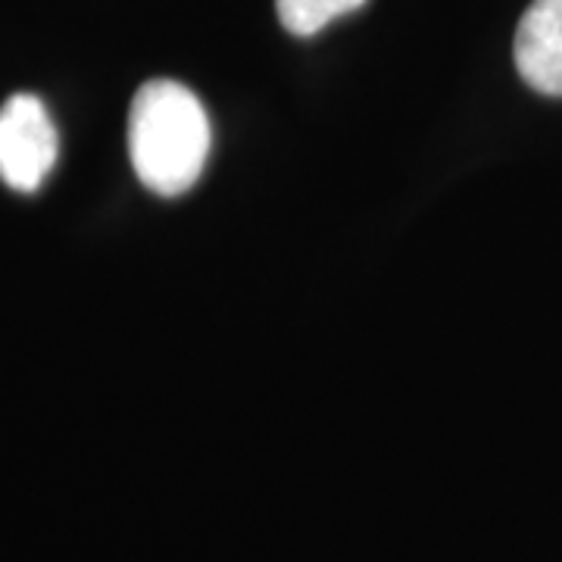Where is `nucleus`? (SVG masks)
<instances>
[{
	"instance_id": "obj_1",
	"label": "nucleus",
	"mask_w": 562,
	"mask_h": 562,
	"mask_svg": "<svg viewBox=\"0 0 562 562\" xmlns=\"http://www.w3.org/2000/svg\"><path fill=\"white\" fill-rule=\"evenodd\" d=\"M128 154L144 188L179 198L201 179L210 157V120L191 88L144 81L128 113Z\"/></svg>"
},
{
	"instance_id": "obj_2",
	"label": "nucleus",
	"mask_w": 562,
	"mask_h": 562,
	"mask_svg": "<svg viewBox=\"0 0 562 562\" xmlns=\"http://www.w3.org/2000/svg\"><path fill=\"white\" fill-rule=\"evenodd\" d=\"M57 162V128L35 94H13L0 106V179L16 191H38Z\"/></svg>"
},
{
	"instance_id": "obj_3",
	"label": "nucleus",
	"mask_w": 562,
	"mask_h": 562,
	"mask_svg": "<svg viewBox=\"0 0 562 562\" xmlns=\"http://www.w3.org/2000/svg\"><path fill=\"white\" fill-rule=\"evenodd\" d=\"M516 69L535 91L562 98V0H535L516 29Z\"/></svg>"
},
{
	"instance_id": "obj_4",
	"label": "nucleus",
	"mask_w": 562,
	"mask_h": 562,
	"mask_svg": "<svg viewBox=\"0 0 562 562\" xmlns=\"http://www.w3.org/2000/svg\"><path fill=\"white\" fill-rule=\"evenodd\" d=\"M366 0H276L281 25L291 35H316L328 22H335L344 13L360 10Z\"/></svg>"
}]
</instances>
